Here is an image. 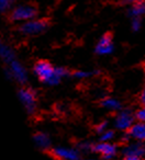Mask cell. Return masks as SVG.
Instances as JSON below:
<instances>
[{
  "instance_id": "obj_1",
  "label": "cell",
  "mask_w": 145,
  "mask_h": 160,
  "mask_svg": "<svg viewBox=\"0 0 145 160\" xmlns=\"http://www.w3.org/2000/svg\"><path fill=\"white\" fill-rule=\"evenodd\" d=\"M33 71L41 82L47 85H57L62 78L70 75V71L63 67H53V65L45 59H40L34 64Z\"/></svg>"
},
{
  "instance_id": "obj_2",
  "label": "cell",
  "mask_w": 145,
  "mask_h": 160,
  "mask_svg": "<svg viewBox=\"0 0 145 160\" xmlns=\"http://www.w3.org/2000/svg\"><path fill=\"white\" fill-rule=\"evenodd\" d=\"M18 96L27 113L30 116L35 115L38 110V99H36L35 91L29 87H22L19 90Z\"/></svg>"
},
{
  "instance_id": "obj_3",
  "label": "cell",
  "mask_w": 145,
  "mask_h": 160,
  "mask_svg": "<svg viewBox=\"0 0 145 160\" xmlns=\"http://www.w3.org/2000/svg\"><path fill=\"white\" fill-rule=\"evenodd\" d=\"M51 27L49 19H39V20L28 21L18 28L19 32L25 34V35H38L46 31Z\"/></svg>"
},
{
  "instance_id": "obj_4",
  "label": "cell",
  "mask_w": 145,
  "mask_h": 160,
  "mask_svg": "<svg viewBox=\"0 0 145 160\" xmlns=\"http://www.w3.org/2000/svg\"><path fill=\"white\" fill-rule=\"evenodd\" d=\"M38 14V7L35 3H25L16 7L9 14V20L14 21H22V20H30L34 18Z\"/></svg>"
},
{
  "instance_id": "obj_5",
  "label": "cell",
  "mask_w": 145,
  "mask_h": 160,
  "mask_svg": "<svg viewBox=\"0 0 145 160\" xmlns=\"http://www.w3.org/2000/svg\"><path fill=\"white\" fill-rule=\"evenodd\" d=\"M47 152L55 158L56 160H78L79 150L75 148H67V147H54Z\"/></svg>"
},
{
  "instance_id": "obj_6",
  "label": "cell",
  "mask_w": 145,
  "mask_h": 160,
  "mask_svg": "<svg viewBox=\"0 0 145 160\" xmlns=\"http://www.w3.org/2000/svg\"><path fill=\"white\" fill-rule=\"evenodd\" d=\"M134 118H135V115L130 110H123L117 114L114 125L120 131H127L133 126Z\"/></svg>"
},
{
  "instance_id": "obj_7",
  "label": "cell",
  "mask_w": 145,
  "mask_h": 160,
  "mask_svg": "<svg viewBox=\"0 0 145 160\" xmlns=\"http://www.w3.org/2000/svg\"><path fill=\"white\" fill-rule=\"evenodd\" d=\"M91 151L101 155V157L106 160H110L116 156L117 146L111 142H99V144H92Z\"/></svg>"
},
{
  "instance_id": "obj_8",
  "label": "cell",
  "mask_w": 145,
  "mask_h": 160,
  "mask_svg": "<svg viewBox=\"0 0 145 160\" xmlns=\"http://www.w3.org/2000/svg\"><path fill=\"white\" fill-rule=\"evenodd\" d=\"M113 49L114 46L113 42H112V35L110 33H106L98 41L95 52L98 55H109L113 52Z\"/></svg>"
},
{
  "instance_id": "obj_9",
  "label": "cell",
  "mask_w": 145,
  "mask_h": 160,
  "mask_svg": "<svg viewBox=\"0 0 145 160\" xmlns=\"http://www.w3.org/2000/svg\"><path fill=\"white\" fill-rule=\"evenodd\" d=\"M8 65L10 66V69H9L10 77L18 80L19 82L24 83L25 81H27V73H25V70L23 69V67L21 66L18 62H16V60H13V62H11Z\"/></svg>"
},
{
  "instance_id": "obj_10",
  "label": "cell",
  "mask_w": 145,
  "mask_h": 160,
  "mask_svg": "<svg viewBox=\"0 0 145 160\" xmlns=\"http://www.w3.org/2000/svg\"><path fill=\"white\" fill-rule=\"evenodd\" d=\"M33 140L36 146L43 151H49L51 149V138L44 132H36L33 135Z\"/></svg>"
},
{
  "instance_id": "obj_11",
  "label": "cell",
  "mask_w": 145,
  "mask_h": 160,
  "mask_svg": "<svg viewBox=\"0 0 145 160\" xmlns=\"http://www.w3.org/2000/svg\"><path fill=\"white\" fill-rule=\"evenodd\" d=\"M124 156H136L143 158L145 156V145L142 142L130 144L123 149Z\"/></svg>"
},
{
  "instance_id": "obj_12",
  "label": "cell",
  "mask_w": 145,
  "mask_h": 160,
  "mask_svg": "<svg viewBox=\"0 0 145 160\" xmlns=\"http://www.w3.org/2000/svg\"><path fill=\"white\" fill-rule=\"evenodd\" d=\"M130 138L137 140V142H144L145 140V122H138L133 124V126L129 129Z\"/></svg>"
},
{
  "instance_id": "obj_13",
  "label": "cell",
  "mask_w": 145,
  "mask_h": 160,
  "mask_svg": "<svg viewBox=\"0 0 145 160\" xmlns=\"http://www.w3.org/2000/svg\"><path fill=\"white\" fill-rule=\"evenodd\" d=\"M145 14V2L142 1V2H137L132 5L131 7L127 10V16L131 19L133 18H141L142 16Z\"/></svg>"
},
{
  "instance_id": "obj_14",
  "label": "cell",
  "mask_w": 145,
  "mask_h": 160,
  "mask_svg": "<svg viewBox=\"0 0 145 160\" xmlns=\"http://www.w3.org/2000/svg\"><path fill=\"white\" fill-rule=\"evenodd\" d=\"M101 105L109 111H120L122 108L120 101L114 98H105L101 101Z\"/></svg>"
},
{
  "instance_id": "obj_15",
  "label": "cell",
  "mask_w": 145,
  "mask_h": 160,
  "mask_svg": "<svg viewBox=\"0 0 145 160\" xmlns=\"http://www.w3.org/2000/svg\"><path fill=\"white\" fill-rule=\"evenodd\" d=\"M98 71H83V70H76L73 72V76L78 79H86L88 77H91L92 75L97 73Z\"/></svg>"
},
{
  "instance_id": "obj_16",
  "label": "cell",
  "mask_w": 145,
  "mask_h": 160,
  "mask_svg": "<svg viewBox=\"0 0 145 160\" xmlns=\"http://www.w3.org/2000/svg\"><path fill=\"white\" fill-rule=\"evenodd\" d=\"M113 137H114L113 131H110V129H107L102 134H100V140L103 142H109Z\"/></svg>"
},
{
  "instance_id": "obj_17",
  "label": "cell",
  "mask_w": 145,
  "mask_h": 160,
  "mask_svg": "<svg viewBox=\"0 0 145 160\" xmlns=\"http://www.w3.org/2000/svg\"><path fill=\"white\" fill-rule=\"evenodd\" d=\"M131 27H132V30H133L134 32L140 31L141 27H142V20H141V18H133L132 19Z\"/></svg>"
},
{
  "instance_id": "obj_18",
  "label": "cell",
  "mask_w": 145,
  "mask_h": 160,
  "mask_svg": "<svg viewBox=\"0 0 145 160\" xmlns=\"http://www.w3.org/2000/svg\"><path fill=\"white\" fill-rule=\"evenodd\" d=\"M135 118L138 122H145V107L141 108L136 111L135 113Z\"/></svg>"
},
{
  "instance_id": "obj_19",
  "label": "cell",
  "mask_w": 145,
  "mask_h": 160,
  "mask_svg": "<svg viewBox=\"0 0 145 160\" xmlns=\"http://www.w3.org/2000/svg\"><path fill=\"white\" fill-rule=\"evenodd\" d=\"M107 126H108V122H106V121H103V122L99 123L98 125L96 126V132L98 134H102L103 132L107 131Z\"/></svg>"
},
{
  "instance_id": "obj_20",
  "label": "cell",
  "mask_w": 145,
  "mask_h": 160,
  "mask_svg": "<svg viewBox=\"0 0 145 160\" xmlns=\"http://www.w3.org/2000/svg\"><path fill=\"white\" fill-rule=\"evenodd\" d=\"M123 160H144L141 157H136V156H124Z\"/></svg>"
},
{
  "instance_id": "obj_21",
  "label": "cell",
  "mask_w": 145,
  "mask_h": 160,
  "mask_svg": "<svg viewBox=\"0 0 145 160\" xmlns=\"http://www.w3.org/2000/svg\"><path fill=\"white\" fill-rule=\"evenodd\" d=\"M144 0H123L122 2L123 3H127V5H134V3H137V2H142Z\"/></svg>"
},
{
  "instance_id": "obj_22",
  "label": "cell",
  "mask_w": 145,
  "mask_h": 160,
  "mask_svg": "<svg viewBox=\"0 0 145 160\" xmlns=\"http://www.w3.org/2000/svg\"><path fill=\"white\" fill-rule=\"evenodd\" d=\"M141 102H142L143 107H145V89L143 90L142 94H141Z\"/></svg>"
}]
</instances>
